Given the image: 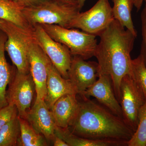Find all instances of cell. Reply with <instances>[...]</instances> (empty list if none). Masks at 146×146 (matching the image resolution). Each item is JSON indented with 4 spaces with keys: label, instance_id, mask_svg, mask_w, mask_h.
I'll use <instances>...</instances> for the list:
<instances>
[{
    "label": "cell",
    "instance_id": "1",
    "mask_svg": "<svg viewBox=\"0 0 146 146\" xmlns=\"http://www.w3.org/2000/svg\"><path fill=\"white\" fill-rule=\"evenodd\" d=\"M99 36L100 41L94 55L99 74L110 76L119 102L121 80L124 76L132 74L131 52L136 37L115 19Z\"/></svg>",
    "mask_w": 146,
    "mask_h": 146
},
{
    "label": "cell",
    "instance_id": "2",
    "mask_svg": "<svg viewBox=\"0 0 146 146\" xmlns=\"http://www.w3.org/2000/svg\"><path fill=\"white\" fill-rule=\"evenodd\" d=\"M77 111L68 129L73 134L96 141L127 144L134 132L122 118L104 106L80 96Z\"/></svg>",
    "mask_w": 146,
    "mask_h": 146
},
{
    "label": "cell",
    "instance_id": "3",
    "mask_svg": "<svg viewBox=\"0 0 146 146\" xmlns=\"http://www.w3.org/2000/svg\"><path fill=\"white\" fill-rule=\"evenodd\" d=\"M48 34L69 49L72 56L86 60L94 56L98 43L96 35L55 25H40Z\"/></svg>",
    "mask_w": 146,
    "mask_h": 146
},
{
    "label": "cell",
    "instance_id": "4",
    "mask_svg": "<svg viewBox=\"0 0 146 146\" xmlns=\"http://www.w3.org/2000/svg\"><path fill=\"white\" fill-rule=\"evenodd\" d=\"M80 9L50 0L37 5L24 7L25 18L33 27L35 25H55L69 29L73 18Z\"/></svg>",
    "mask_w": 146,
    "mask_h": 146
},
{
    "label": "cell",
    "instance_id": "5",
    "mask_svg": "<svg viewBox=\"0 0 146 146\" xmlns=\"http://www.w3.org/2000/svg\"><path fill=\"white\" fill-rule=\"evenodd\" d=\"M0 30L7 36L5 50L19 72H30L28 52L34 39L33 31H30L9 21L0 20Z\"/></svg>",
    "mask_w": 146,
    "mask_h": 146
},
{
    "label": "cell",
    "instance_id": "6",
    "mask_svg": "<svg viewBox=\"0 0 146 146\" xmlns=\"http://www.w3.org/2000/svg\"><path fill=\"white\" fill-rule=\"evenodd\" d=\"M142 88L132 74L123 78L120 87L119 103L125 122L134 132L138 125V113L145 102Z\"/></svg>",
    "mask_w": 146,
    "mask_h": 146
},
{
    "label": "cell",
    "instance_id": "7",
    "mask_svg": "<svg viewBox=\"0 0 146 146\" xmlns=\"http://www.w3.org/2000/svg\"><path fill=\"white\" fill-rule=\"evenodd\" d=\"M109 0H98L85 12H79L71 21L69 29H78L89 34L99 36L114 21Z\"/></svg>",
    "mask_w": 146,
    "mask_h": 146
},
{
    "label": "cell",
    "instance_id": "8",
    "mask_svg": "<svg viewBox=\"0 0 146 146\" xmlns=\"http://www.w3.org/2000/svg\"><path fill=\"white\" fill-rule=\"evenodd\" d=\"M8 85L6 92L8 104L15 106L18 116L26 119L35 93H36L35 84L30 72H20L16 68Z\"/></svg>",
    "mask_w": 146,
    "mask_h": 146
},
{
    "label": "cell",
    "instance_id": "9",
    "mask_svg": "<svg viewBox=\"0 0 146 146\" xmlns=\"http://www.w3.org/2000/svg\"><path fill=\"white\" fill-rule=\"evenodd\" d=\"M33 36L36 42L44 51L61 76L68 79L72 56L67 47L55 41L46 32L42 26H33Z\"/></svg>",
    "mask_w": 146,
    "mask_h": 146
},
{
    "label": "cell",
    "instance_id": "10",
    "mask_svg": "<svg viewBox=\"0 0 146 146\" xmlns=\"http://www.w3.org/2000/svg\"><path fill=\"white\" fill-rule=\"evenodd\" d=\"M28 58L30 72L35 86V100H44L47 93L48 66L50 61L35 39L29 46Z\"/></svg>",
    "mask_w": 146,
    "mask_h": 146
},
{
    "label": "cell",
    "instance_id": "11",
    "mask_svg": "<svg viewBox=\"0 0 146 146\" xmlns=\"http://www.w3.org/2000/svg\"><path fill=\"white\" fill-rule=\"evenodd\" d=\"M68 75V79L75 88L78 95H81L98 80V63L86 61L79 56H72Z\"/></svg>",
    "mask_w": 146,
    "mask_h": 146
},
{
    "label": "cell",
    "instance_id": "12",
    "mask_svg": "<svg viewBox=\"0 0 146 146\" xmlns=\"http://www.w3.org/2000/svg\"><path fill=\"white\" fill-rule=\"evenodd\" d=\"M80 96L88 98L94 97L103 106L123 119L121 108L115 96L112 80L109 75L99 74L96 82Z\"/></svg>",
    "mask_w": 146,
    "mask_h": 146
},
{
    "label": "cell",
    "instance_id": "13",
    "mask_svg": "<svg viewBox=\"0 0 146 146\" xmlns=\"http://www.w3.org/2000/svg\"><path fill=\"white\" fill-rule=\"evenodd\" d=\"M26 120L44 136L48 143H52L56 125L52 112L44 100H35L33 106L28 112Z\"/></svg>",
    "mask_w": 146,
    "mask_h": 146
},
{
    "label": "cell",
    "instance_id": "14",
    "mask_svg": "<svg viewBox=\"0 0 146 146\" xmlns=\"http://www.w3.org/2000/svg\"><path fill=\"white\" fill-rule=\"evenodd\" d=\"M47 93L44 101L50 110L60 97L68 94H76L77 92L69 79L64 78L50 61L48 66L46 81Z\"/></svg>",
    "mask_w": 146,
    "mask_h": 146
},
{
    "label": "cell",
    "instance_id": "15",
    "mask_svg": "<svg viewBox=\"0 0 146 146\" xmlns=\"http://www.w3.org/2000/svg\"><path fill=\"white\" fill-rule=\"evenodd\" d=\"M76 94H68L60 97L51 108L56 126L68 128L75 117L78 107Z\"/></svg>",
    "mask_w": 146,
    "mask_h": 146
},
{
    "label": "cell",
    "instance_id": "16",
    "mask_svg": "<svg viewBox=\"0 0 146 146\" xmlns=\"http://www.w3.org/2000/svg\"><path fill=\"white\" fill-rule=\"evenodd\" d=\"M7 39L5 33L0 30V108L8 105L6 99L7 87L15 69L10 66L6 59L5 47Z\"/></svg>",
    "mask_w": 146,
    "mask_h": 146
},
{
    "label": "cell",
    "instance_id": "17",
    "mask_svg": "<svg viewBox=\"0 0 146 146\" xmlns=\"http://www.w3.org/2000/svg\"><path fill=\"white\" fill-rule=\"evenodd\" d=\"M21 7L12 0H0V20L9 21L30 31L33 30L25 18Z\"/></svg>",
    "mask_w": 146,
    "mask_h": 146
},
{
    "label": "cell",
    "instance_id": "18",
    "mask_svg": "<svg viewBox=\"0 0 146 146\" xmlns=\"http://www.w3.org/2000/svg\"><path fill=\"white\" fill-rule=\"evenodd\" d=\"M113 3L112 7L113 16L127 29L132 33L136 37L137 32L134 27L132 18L131 11L137 0H111Z\"/></svg>",
    "mask_w": 146,
    "mask_h": 146
},
{
    "label": "cell",
    "instance_id": "19",
    "mask_svg": "<svg viewBox=\"0 0 146 146\" xmlns=\"http://www.w3.org/2000/svg\"><path fill=\"white\" fill-rule=\"evenodd\" d=\"M55 134L63 139L69 146H127V144L114 141H96L81 138L73 134L68 128L56 126Z\"/></svg>",
    "mask_w": 146,
    "mask_h": 146
},
{
    "label": "cell",
    "instance_id": "20",
    "mask_svg": "<svg viewBox=\"0 0 146 146\" xmlns=\"http://www.w3.org/2000/svg\"><path fill=\"white\" fill-rule=\"evenodd\" d=\"M20 135L17 146H46L49 145L44 136L34 128L27 120L18 116Z\"/></svg>",
    "mask_w": 146,
    "mask_h": 146
},
{
    "label": "cell",
    "instance_id": "21",
    "mask_svg": "<svg viewBox=\"0 0 146 146\" xmlns=\"http://www.w3.org/2000/svg\"><path fill=\"white\" fill-rule=\"evenodd\" d=\"M20 135V124L17 115L0 129V146H17Z\"/></svg>",
    "mask_w": 146,
    "mask_h": 146
},
{
    "label": "cell",
    "instance_id": "22",
    "mask_svg": "<svg viewBox=\"0 0 146 146\" xmlns=\"http://www.w3.org/2000/svg\"><path fill=\"white\" fill-rule=\"evenodd\" d=\"M127 146H146V98L138 113V125L137 129Z\"/></svg>",
    "mask_w": 146,
    "mask_h": 146
},
{
    "label": "cell",
    "instance_id": "23",
    "mask_svg": "<svg viewBox=\"0 0 146 146\" xmlns=\"http://www.w3.org/2000/svg\"><path fill=\"white\" fill-rule=\"evenodd\" d=\"M132 75L142 88L146 98V67L141 54L131 61Z\"/></svg>",
    "mask_w": 146,
    "mask_h": 146
},
{
    "label": "cell",
    "instance_id": "24",
    "mask_svg": "<svg viewBox=\"0 0 146 146\" xmlns=\"http://www.w3.org/2000/svg\"><path fill=\"white\" fill-rule=\"evenodd\" d=\"M17 115L18 110L15 106L8 104L0 108V129Z\"/></svg>",
    "mask_w": 146,
    "mask_h": 146
},
{
    "label": "cell",
    "instance_id": "25",
    "mask_svg": "<svg viewBox=\"0 0 146 146\" xmlns=\"http://www.w3.org/2000/svg\"><path fill=\"white\" fill-rule=\"evenodd\" d=\"M144 2L145 6L141 13L142 41L140 54L143 57L146 67V0H144Z\"/></svg>",
    "mask_w": 146,
    "mask_h": 146
},
{
    "label": "cell",
    "instance_id": "26",
    "mask_svg": "<svg viewBox=\"0 0 146 146\" xmlns=\"http://www.w3.org/2000/svg\"><path fill=\"white\" fill-rule=\"evenodd\" d=\"M23 8L33 6L50 0H12Z\"/></svg>",
    "mask_w": 146,
    "mask_h": 146
},
{
    "label": "cell",
    "instance_id": "27",
    "mask_svg": "<svg viewBox=\"0 0 146 146\" xmlns=\"http://www.w3.org/2000/svg\"><path fill=\"white\" fill-rule=\"evenodd\" d=\"M55 1L65 5L72 7H76L80 9L79 7L78 0H55Z\"/></svg>",
    "mask_w": 146,
    "mask_h": 146
},
{
    "label": "cell",
    "instance_id": "28",
    "mask_svg": "<svg viewBox=\"0 0 146 146\" xmlns=\"http://www.w3.org/2000/svg\"><path fill=\"white\" fill-rule=\"evenodd\" d=\"M52 143L54 146H69L63 139L56 134L53 140Z\"/></svg>",
    "mask_w": 146,
    "mask_h": 146
},
{
    "label": "cell",
    "instance_id": "29",
    "mask_svg": "<svg viewBox=\"0 0 146 146\" xmlns=\"http://www.w3.org/2000/svg\"><path fill=\"white\" fill-rule=\"evenodd\" d=\"M143 2L144 0H137L134 6L137 9V11H138L141 9Z\"/></svg>",
    "mask_w": 146,
    "mask_h": 146
},
{
    "label": "cell",
    "instance_id": "30",
    "mask_svg": "<svg viewBox=\"0 0 146 146\" xmlns=\"http://www.w3.org/2000/svg\"><path fill=\"white\" fill-rule=\"evenodd\" d=\"M86 1V0H78L79 7L80 10L82 8L83 6L84 5Z\"/></svg>",
    "mask_w": 146,
    "mask_h": 146
}]
</instances>
